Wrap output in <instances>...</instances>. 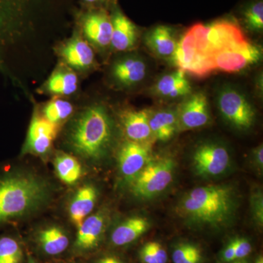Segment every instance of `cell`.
<instances>
[{
  "mask_svg": "<svg viewBox=\"0 0 263 263\" xmlns=\"http://www.w3.org/2000/svg\"><path fill=\"white\" fill-rule=\"evenodd\" d=\"M49 186L41 178L24 173L0 177V224L30 214L44 204Z\"/></svg>",
  "mask_w": 263,
  "mask_h": 263,
  "instance_id": "obj_1",
  "label": "cell"
},
{
  "mask_svg": "<svg viewBox=\"0 0 263 263\" xmlns=\"http://www.w3.org/2000/svg\"><path fill=\"white\" fill-rule=\"evenodd\" d=\"M235 195L226 185H207L191 190L180 203V212L190 220L208 224H224L233 215Z\"/></svg>",
  "mask_w": 263,
  "mask_h": 263,
  "instance_id": "obj_2",
  "label": "cell"
},
{
  "mask_svg": "<svg viewBox=\"0 0 263 263\" xmlns=\"http://www.w3.org/2000/svg\"><path fill=\"white\" fill-rule=\"evenodd\" d=\"M112 139V124L103 107L86 109L74 123L69 142L78 155L98 160L106 154Z\"/></svg>",
  "mask_w": 263,
  "mask_h": 263,
  "instance_id": "obj_3",
  "label": "cell"
},
{
  "mask_svg": "<svg viewBox=\"0 0 263 263\" xmlns=\"http://www.w3.org/2000/svg\"><path fill=\"white\" fill-rule=\"evenodd\" d=\"M207 25L194 24L185 32L176 46L175 56L183 66L193 70V76L204 77L213 72L205 58Z\"/></svg>",
  "mask_w": 263,
  "mask_h": 263,
  "instance_id": "obj_4",
  "label": "cell"
},
{
  "mask_svg": "<svg viewBox=\"0 0 263 263\" xmlns=\"http://www.w3.org/2000/svg\"><path fill=\"white\" fill-rule=\"evenodd\" d=\"M175 164L169 158L149 160L133 181L132 191L141 198H151L163 192L174 179Z\"/></svg>",
  "mask_w": 263,
  "mask_h": 263,
  "instance_id": "obj_5",
  "label": "cell"
},
{
  "mask_svg": "<svg viewBox=\"0 0 263 263\" xmlns=\"http://www.w3.org/2000/svg\"><path fill=\"white\" fill-rule=\"evenodd\" d=\"M247 41L243 30L231 21L220 20L207 25L205 57L213 71L215 70L213 60L217 53Z\"/></svg>",
  "mask_w": 263,
  "mask_h": 263,
  "instance_id": "obj_6",
  "label": "cell"
},
{
  "mask_svg": "<svg viewBox=\"0 0 263 263\" xmlns=\"http://www.w3.org/2000/svg\"><path fill=\"white\" fill-rule=\"evenodd\" d=\"M262 48L247 41L219 52L214 57V70L236 72L255 65L262 59Z\"/></svg>",
  "mask_w": 263,
  "mask_h": 263,
  "instance_id": "obj_7",
  "label": "cell"
},
{
  "mask_svg": "<svg viewBox=\"0 0 263 263\" xmlns=\"http://www.w3.org/2000/svg\"><path fill=\"white\" fill-rule=\"evenodd\" d=\"M218 105L224 119L235 127L249 129L253 124V108L238 91L234 89L224 90L218 100Z\"/></svg>",
  "mask_w": 263,
  "mask_h": 263,
  "instance_id": "obj_8",
  "label": "cell"
},
{
  "mask_svg": "<svg viewBox=\"0 0 263 263\" xmlns=\"http://www.w3.org/2000/svg\"><path fill=\"white\" fill-rule=\"evenodd\" d=\"M230 163V156L224 147L205 144L199 147L193 155V165L201 176H216L223 174Z\"/></svg>",
  "mask_w": 263,
  "mask_h": 263,
  "instance_id": "obj_9",
  "label": "cell"
},
{
  "mask_svg": "<svg viewBox=\"0 0 263 263\" xmlns=\"http://www.w3.org/2000/svg\"><path fill=\"white\" fill-rule=\"evenodd\" d=\"M149 143L128 141L119 153L121 173L127 179L133 180L150 160Z\"/></svg>",
  "mask_w": 263,
  "mask_h": 263,
  "instance_id": "obj_10",
  "label": "cell"
},
{
  "mask_svg": "<svg viewBox=\"0 0 263 263\" xmlns=\"http://www.w3.org/2000/svg\"><path fill=\"white\" fill-rule=\"evenodd\" d=\"M57 133V124L45 118H33L27 136L25 152L37 155H44L51 148Z\"/></svg>",
  "mask_w": 263,
  "mask_h": 263,
  "instance_id": "obj_11",
  "label": "cell"
},
{
  "mask_svg": "<svg viewBox=\"0 0 263 263\" xmlns=\"http://www.w3.org/2000/svg\"><path fill=\"white\" fill-rule=\"evenodd\" d=\"M106 224V216L98 212L88 216L78 228L75 249L79 252H88L96 248L101 240Z\"/></svg>",
  "mask_w": 263,
  "mask_h": 263,
  "instance_id": "obj_12",
  "label": "cell"
},
{
  "mask_svg": "<svg viewBox=\"0 0 263 263\" xmlns=\"http://www.w3.org/2000/svg\"><path fill=\"white\" fill-rule=\"evenodd\" d=\"M209 104L202 93L193 95L180 108V123L185 129L201 127L209 122Z\"/></svg>",
  "mask_w": 263,
  "mask_h": 263,
  "instance_id": "obj_13",
  "label": "cell"
},
{
  "mask_svg": "<svg viewBox=\"0 0 263 263\" xmlns=\"http://www.w3.org/2000/svg\"><path fill=\"white\" fill-rule=\"evenodd\" d=\"M85 36L99 47H107L111 42V18L103 12L90 13L86 15L83 24Z\"/></svg>",
  "mask_w": 263,
  "mask_h": 263,
  "instance_id": "obj_14",
  "label": "cell"
},
{
  "mask_svg": "<svg viewBox=\"0 0 263 263\" xmlns=\"http://www.w3.org/2000/svg\"><path fill=\"white\" fill-rule=\"evenodd\" d=\"M98 197V190L91 184L84 185L76 192L69 205V215L76 228H79L92 212Z\"/></svg>",
  "mask_w": 263,
  "mask_h": 263,
  "instance_id": "obj_15",
  "label": "cell"
},
{
  "mask_svg": "<svg viewBox=\"0 0 263 263\" xmlns=\"http://www.w3.org/2000/svg\"><path fill=\"white\" fill-rule=\"evenodd\" d=\"M126 136L131 141L149 143L152 133L149 125V114L145 110H129L122 115Z\"/></svg>",
  "mask_w": 263,
  "mask_h": 263,
  "instance_id": "obj_16",
  "label": "cell"
},
{
  "mask_svg": "<svg viewBox=\"0 0 263 263\" xmlns=\"http://www.w3.org/2000/svg\"><path fill=\"white\" fill-rule=\"evenodd\" d=\"M111 21L113 30L110 45L114 49L124 51L134 47L137 41V29L134 24L121 12H117Z\"/></svg>",
  "mask_w": 263,
  "mask_h": 263,
  "instance_id": "obj_17",
  "label": "cell"
},
{
  "mask_svg": "<svg viewBox=\"0 0 263 263\" xmlns=\"http://www.w3.org/2000/svg\"><path fill=\"white\" fill-rule=\"evenodd\" d=\"M62 55L67 64L79 70L89 68L95 61L92 48L79 38L67 43L62 49Z\"/></svg>",
  "mask_w": 263,
  "mask_h": 263,
  "instance_id": "obj_18",
  "label": "cell"
},
{
  "mask_svg": "<svg viewBox=\"0 0 263 263\" xmlns=\"http://www.w3.org/2000/svg\"><path fill=\"white\" fill-rule=\"evenodd\" d=\"M149 227V221L146 218L140 216L129 218L114 230L111 242L118 247L129 245L144 234Z\"/></svg>",
  "mask_w": 263,
  "mask_h": 263,
  "instance_id": "obj_19",
  "label": "cell"
},
{
  "mask_svg": "<svg viewBox=\"0 0 263 263\" xmlns=\"http://www.w3.org/2000/svg\"><path fill=\"white\" fill-rule=\"evenodd\" d=\"M155 90L164 98H176L190 94L192 87L185 72L179 70L161 78L156 84Z\"/></svg>",
  "mask_w": 263,
  "mask_h": 263,
  "instance_id": "obj_20",
  "label": "cell"
},
{
  "mask_svg": "<svg viewBox=\"0 0 263 263\" xmlns=\"http://www.w3.org/2000/svg\"><path fill=\"white\" fill-rule=\"evenodd\" d=\"M114 76L119 83L126 86L138 84L144 79L146 66L136 58H128L118 62L114 67Z\"/></svg>",
  "mask_w": 263,
  "mask_h": 263,
  "instance_id": "obj_21",
  "label": "cell"
},
{
  "mask_svg": "<svg viewBox=\"0 0 263 263\" xmlns=\"http://www.w3.org/2000/svg\"><path fill=\"white\" fill-rule=\"evenodd\" d=\"M40 247L45 253L54 256L65 252L69 246V238L60 227L51 226L41 230L37 235Z\"/></svg>",
  "mask_w": 263,
  "mask_h": 263,
  "instance_id": "obj_22",
  "label": "cell"
},
{
  "mask_svg": "<svg viewBox=\"0 0 263 263\" xmlns=\"http://www.w3.org/2000/svg\"><path fill=\"white\" fill-rule=\"evenodd\" d=\"M146 43L156 54L162 57L174 56L177 46L172 29L166 26H159L151 31Z\"/></svg>",
  "mask_w": 263,
  "mask_h": 263,
  "instance_id": "obj_23",
  "label": "cell"
},
{
  "mask_svg": "<svg viewBox=\"0 0 263 263\" xmlns=\"http://www.w3.org/2000/svg\"><path fill=\"white\" fill-rule=\"evenodd\" d=\"M149 125L152 136L156 139L168 141L174 136L177 127L176 114L169 110L157 112L149 117Z\"/></svg>",
  "mask_w": 263,
  "mask_h": 263,
  "instance_id": "obj_24",
  "label": "cell"
},
{
  "mask_svg": "<svg viewBox=\"0 0 263 263\" xmlns=\"http://www.w3.org/2000/svg\"><path fill=\"white\" fill-rule=\"evenodd\" d=\"M54 167L58 177L67 184H74L82 176L83 170L81 164L70 155L57 156Z\"/></svg>",
  "mask_w": 263,
  "mask_h": 263,
  "instance_id": "obj_25",
  "label": "cell"
},
{
  "mask_svg": "<svg viewBox=\"0 0 263 263\" xmlns=\"http://www.w3.org/2000/svg\"><path fill=\"white\" fill-rule=\"evenodd\" d=\"M78 78L70 71H59L55 72L48 81L47 89L52 94L70 95L78 88Z\"/></svg>",
  "mask_w": 263,
  "mask_h": 263,
  "instance_id": "obj_26",
  "label": "cell"
},
{
  "mask_svg": "<svg viewBox=\"0 0 263 263\" xmlns=\"http://www.w3.org/2000/svg\"><path fill=\"white\" fill-rule=\"evenodd\" d=\"M23 252L15 238L0 237V263H22Z\"/></svg>",
  "mask_w": 263,
  "mask_h": 263,
  "instance_id": "obj_27",
  "label": "cell"
},
{
  "mask_svg": "<svg viewBox=\"0 0 263 263\" xmlns=\"http://www.w3.org/2000/svg\"><path fill=\"white\" fill-rule=\"evenodd\" d=\"M73 111V107L69 102L62 100H53L45 107V119L57 124L67 119Z\"/></svg>",
  "mask_w": 263,
  "mask_h": 263,
  "instance_id": "obj_28",
  "label": "cell"
},
{
  "mask_svg": "<svg viewBox=\"0 0 263 263\" xmlns=\"http://www.w3.org/2000/svg\"><path fill=\"white\" fill-rule=\"evenodd\" d=\"M201 259V251L193 243H181L173 253L174 263H200Z\"/></svg>",
  "mask_w": 263,
  "mask_h": 263,
  "instance_id": "obj_29",
  "label": "cell"
},
{
  "mask_svg": "<svg viewBox=\"0 0 263 263\" xmlns=\"http://www.w3.org/2000/svg\"><path fill=\"white\" fill-rule=\"evenodd\" d=\"M245 21L247 27L252 31L259 32L263 29V3L258 1L246 10Z\"/></svg>",
  "mask_w": 263,
  "mask_h": 263,
  "instance_id": "obj_30",
  "label": "cell"
},
{
  "mask_svg": "<svg viewBox=\"0 0 263 263\" xmlns=\"http://www.w3.org/2000/svg\"><path fill=\"white\" fill-rule=\"evenodd\" d=\"M234 243L235 259L245 258L252 252V245L245 238H236Z\"/></svg>",
  "mask_w": 263,
  "mask_h": 263,
  "instance_id": "obj_31",
  "label": "cell"
},
{
  "mask_svg": "<svg viewBox=\"0 0 263 263\" xmlns=\"http://www.w3.org/2000/svg\"><path fill=\"white\" fill-rule=\"evenodd\" d=\"M154 258L157 263H166L167 261V254L162 246L158 242L152 241L147 243Z\"/></svg>",
  "mask_w": 263,
  "mask_h": 263,
  "instance_id": "obj_32",
  "label": "cell"
},
{
  "mask_svg": "<svg viewBox=\"0 0 263 263\" xmlns=\"http://www.w3.org/2000/svg\"><path fill=\"white\" fill-rule=\"evenodd\" d=\"M222 259L226 262H231L235 260L234 240H232L223 251Z\"/></svg>",
  "mask_w": 263,
  "mask_h": 263,
  "instance_id": "obj_33",
  "label": "cell"
},
{
  "mask_svg": "<svg viewBox=\"0 0 263 263\" xmlns=\"http://www.w3.org/2000/svg\"><path fill=\"white\" fill-rule=\"evenodd\" d=\"M140 257L143 263H157L147 243L142 248L140 252Z\"/></svg>",
  "mask_w": 263,
  "mask_h": 263,
  "instance_id": "obj_34",
  "label": "cell"
},
{
  "mask_svg": "<svg viewBox=\"0 0 263 263\" xmlns=\"http://www.w3.org/2000/svg\"><path fill=\"white\" fill-rule=\"evenodd\" d=\"M255 160L259 167H262L263 165V148L262 146H259L255 151Z\"/></svg>",
  "mask_w": 263,
  "mask_h": 263,
  "instance_id": "obj_35",
  "label": "cell"
},
{
  "mask_svg": "<svg viewBox=\"0 0 263 263\" xmlns=\"http://www.w3.org/2000/svg\"><path fill=\"white\" fill-rule=\"evenodd\" d=\"M98 263H123L120 259L115 257H105L100 259Z\"/></svg>",
  "mask_w": 263,
  "mask_h": 263,
  "instance_id": "obj_36",
  "label": "cell"
},
{
  "mask_svg": "<svg viewBox=\"0 0 263 263\" xmlns=\"http://www.w3.org/2000/svg\"><path fill=\"white\" fill-rule=\"evenodd\" d=\"M85 1L87 2V3H96V2L100 1V0H85Z\"/></svg>",
  "mask_w": 263,
  "mask_h": 263,
  "instance_id": "obj_37",
  "label": "cell"
},
{
  "mask_svg": "<svg viewBox=\"0 0 263 263\" xmlns=\"http://www.w3.org/2000/svg\"><path fill=\"white\" fill-rule=\"evenodd\" d=\"M256 263H263L262 257H260L258 259H257V262Z\"/></svg>",
  "mask_w": 263,
  "mask_h": 263,
  "instance_id": "obj_38",
  "label": "cell"
},
{
  "mask_svg": "<svg viewBox=\"0 0 263 263\" xmlns=\"http://www.w3.org/2000/svg\"><path fill=\"white\" fill-rule=\"evenodd\" d=\"M29 263H37L36 262H34V260L32 258L29 259Z\"/></svg>",
  "mask_w": 263,
  "mask_h": 263,
  "instance_id": "obj_39",
  "label": "cell"
},
{
  "mask_svg": "<svg viewBox=\"0 0 263 263\" xmlns=\"http://www.w3.org/2000/svg\"><path fill=\"white\" fill-rule=\"evenodd\" d=\"M235 263H242V262H235Z\"/></svg>",
  "mask_w": 263,
  "mask_h": 263,
  "instance_id": "obj_40",
  "label": "cell"
},
{
  "mask_svg": "<svg viewBox=\"0 0 263 263\" xmlns=\"http://www.w3.org/2000/svg\"><path fill=\"white\" fill-rule=\"evenodd\" d=\"M242 263H247V262H242Z\"/></svg>",
  "mask_w": 263,
  "mask_h": 263,
  "instance_id": "obj_41",
  "label": "cell"
}]
</instances>
